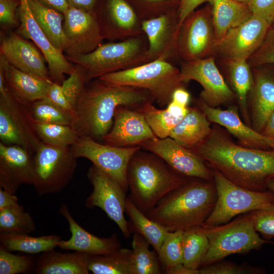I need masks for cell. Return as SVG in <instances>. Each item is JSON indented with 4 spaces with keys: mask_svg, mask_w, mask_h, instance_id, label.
<instances>
[{
    "mask_svg": "<svg viewBox=\"0 0 274 274\" xmlns=\"http://www.w3.org/2000/svg\"><path fill=\"white\" fill-rule=\"evenodd\" d=\"M34 174L33 154L0 142V188L15 194L22 184L33 185Z\"/></svg>",
    "mask_w": 274,
    "mask_h": 274,
    "instance_id": "obj_23",
    "label": "cell"
},
{
    "mask_svg": "<svg viewBox=\"0 0 274 274\" xmlns=\"http://www.w3.org/2000/svg\"><path fill=\"white\" fill-rule=\"evenodd\" d=\"M217 45L212 5L208 4L191 12L182 23L177 40L179 57L189 61L215 56Z\"/></svg>",
    "mask_w": 274,
    "mask_h": 274,
    "instance_id": "obj_11",
    "label": "cell"
},
{
    "mask_svg": "<svg viewBox=\"0 0 274 274\" xmlns=\"http://www.w3.org/2000/svg\"><path fill=\"white\" fill-rule=\"evenodd\" d=\"M142 20L151 19L179 8L180 0H126Z\"/></svg>",
    "mask_w": 274,
    "mask_h": 274,
    "instance_id": "obj_43",
    "label": "cell"
},
{
    "mask_svg": "<svg viewBox=\"0 0 274 274\" xmlns=\"http://www.w3.org/2000/svg\"><path fill=\"white\" fill-rule=\"evenodd\" d=\"M77 158L83 157L105 173L126 193L128 189L127 168L132 156L141 149L140 146L121 148L101 144L89 137H80L71 147Z\"/></svg>",
    "mask_w": 274,
    "mask_h": 274,
    "instance_id": "obj_12",
    "label": "cell"
},
{
    "mask_svg": "<svg viewBox=\"0 0 274 274\" xmlns=\"http://www.w3.org/2000/svg\"><path fill=\"white\" fill-rule=\"evenodd\" d=\"M195 106L206 115L211 123L224 128L237 140V143L246 147L261 150H274V139L259 132L242 120L237 105H231L226 109L210 107L199 98Z\"/></svg>",
    "mask_w": 274,
    "mask_h": 274,
    "instance_id": "obj_20",
    "label": "cell"
},
{
    "mask_svg": "<svg viewBox=\"0 0 274 274\" xmlns=\"http://www.w3.org/2000/svg\"><path fill=\"white\" fill-rule=\"evenodd\" d=\"M144 33L128 39L101 43L85 54L65 56L84 73L86 84L110 73L130 69L151 61Z\"/></svg>",
    "mask_w": 274,
    "mask_h": 274,
    "instance_id": "obj_5",
    "label": "cell"
},
{
    "mask_svg": "<svg viewBox=\"0 0 274 274\" xmlns=\"http://www.w3.org/2000/svg\"><path fill=\"white\" fill-rule=\"evenodd\" d=\"M251 68L253 84L248 100L250 123L253 129L262 133L274 112V69L267 64Z\"/></svg>",
    "mask_w": 274,
    "mask_h": 274,
    "instance_id": "obj_24",
    "label": "cell"
},
{
    "mask_svg": "<svg viewBox=\"0 0 274 274\" xmlns=\"http://www.w3.org/2000/svg\"><path fill=\"white\" fill-rule=\"evenodd\" d=\"M125 212L129 219L128 226L130 232L132 231L143 236L158 254L169 231L148 218L136 207L129 197L126 200Z\"/></svg>",
    "mask_w": 274,
    "mask_h": 274,
    "instance_id": "obj_33",
    "label": "cell"
},
{
    "mask_svg": "<svg viewBox=\"0 0 274 274\" xmlns=\"http://www.w3.org/2000/svg\"><path fill=\"white\" fill-rule=\"evenodd\" d=\"M137 109L144 116L151 130L159 139L170 136L172 131L183 117L176 115L167 107L156 108L152 102H147Z\"/></svg>",
    "mask_w": 274,
    "mask_h": 274,
    "instance_id": "obj_38",
    "label": "cell"
},
{
    "mask_svg": "<svg viewBox=\"0 0 274 274\" xmlns=\"http://www.w3.org/2000/svg\"><path fill=\"white\" fill-rule=\"evenodd\" d=\"M87 177L93 189L85 206L100 208L117 224L123 236L129 237L131 232L124 214L126 193L117 183L93 164L88 169Z\"/></svg>",
    "mask_w": 274,
    "mask_h": 274,
    "instance_id": "obj_14",
    "label": "cell"
},
{
    "mask_svg": "<svg viewBox=\"0 0 274 274\" xmlns=\"http://www.w3.org/2000/svg\"><path fill=\"white\" fill-rule=\"evenodd\" d=\"M209 241L202 226L183 231V264L193 269H199L208 250Z\"/></svg>",
    "mask_w": 274,
    "mask_h": 274,
    "instance_id": "obj_37",
    "label": "cell"
},
{
    "mask_svg": "<svg viewBox=\"0 0 274 274\" xmlns=\"http://www.w3.org/2000/svg\"><path fill=\"white\" fill-rule=\"evenodd\" d=\"M35 126L41 141L46 144L60 147H71L80 136L71 125L44 123L35 120Z\"/></svg>",
    "mask_w": 274,
    "mask_h": 274,
    "instance_id": "obj_39",
    "label": "cell"
},
{
    "mask_svg": "<svg viewBox=\"0 0 274 274\" xmlns=\"http://www.w3.org/2000/svg\"><path fill=\"white\" fill-rule=\"evenodd\" d=\"M180 27L178 9L157 17L142 21V29L148 43L151 61L161 59L171 62L179 58L177 40Z\"/></svg>",
    "mask_w": 274,
    "mask_h": 274,
    "instance_id": "obj_21",
    "label": "cell"
},
{
    "mask_svg": "<svg viewBox=\"0 0 274 274\" xmlns=\"http://www.w3.org/2000/svg\"><path fill=\"white\" fill-rule=\"evenodd\" d=\"M45 5L64 14L68 9L69 5L67 0H39Z\"/></svg>",
    "mask_w": 274,
    "mask_h": 274,
    "instance_id": "obj_56",
    "label": "cell"
},
{
    "mask_svg": "<svg viewBox=\"0 0 274 274\" xmlns=\"http://www.w3.org/2000/svg\"><path fill=\"white\" fill-rule=\"evenodd\" d=\"M235 1L248 4L251 0H234Z\"/></svg>",
    "mask_w": 274,
    "mask_h": 274,
    "instance_id": "obj_60",
    "label": "cell"
},
{
    "mask_svg": "<svg viewBox=\"0 0 274 274\" xmlns=\"http://www.w3.org/2000/svg\"><path fill=\"white\" fill-rule=\"evenodd\" d=\"M0 66L2 67L6 81L16 96L28 104L47 96L52 83L23 72L10 64L0 55Z\"/></svg>",
    "mask_w": 274,
    "mask_h": 274,
    "instance_id": "obj_27",
    "label": "cell"
},
{
    "mask_svg": "<svg viewBox=\"0 0 274 274\" xmlns=\"http://www.w3.org/2000/svg\"><path fill=\"white\" fill-rule=\"evenodd\" d=\"M271 26L274 27V23H273V24L271 25Z\"/></svg>",
    "mask_w": 274,
    "mask_h": 274,
    "instance_id": "obj_61",
    "label": "cell"
},
{
    "mask_svg": "<svg viewBox=\"0 0 274 274\" xmlns=\"http://www.w3.org/2000/svg\"><path fill=\"white\" fill-rule=\"evenodd\" d=\"M248 62L251 67L265 64L274 65V27H270L262 44Z\"/></svg>",
    "mask_w": 274,
    "mask_h": 274,
    "instance_id": "obj_48",
    "label": "cell"
},
{
    "mask_svg": "<svg viewBox=\"0 0 274 274\" xmlns=\"http://www.w3.org/2000/svg\"><path fill=\"white\" fill-rule=\"evenodd\" d=\"M86 85L85 75L76 65L74 72L60 85L63 94L73 108L82 94Z\"/></svg>",
    "mask_w": 274,
    "mask_h": 274,
    "instance_id": "obj_46",
    "label": "cell"
},
{
    "mask_svg": "<svg viewBox=\"0 0 274 274\" xmlns=\"http://www.w3.org/2000/svg\"><path fill=\"white\" fill-rule=\"evenodd\" d=\"M216 57L211 56L203 59L183 61L180 68L182 81L187 84L195 81L203 90L199 99L208 106L219 108L236 102L235 95L216 62Z\"/></svg>",
    "mask_w": 274,
    "mask_h": 274,
    "instance_id": "obj_13",
    "label": "cell"
},
{
    "mask_svg": "<svg viewBox=\"0 0 274 274\" xmlns=\"http://www.w3.org/2000/svg\"><path fill=\"white\" fill-rule=\"evenodd\" d=\"M36 229L32 218L22 206L0 210V232L28 234Z\"/></svg>",
    "mask_w": 274,
    "mask_h": 274,
    "instance_id": "obj_40",
    "label": "cell"
},
{
    "mask_svg": "<svg viewBox=\"0 0 274 274\" xmlns=\"http://www.w3.org/2000/svg\"><path fill=\"white\" fill-rule=\"evenodd\" d=\"M32 15L53 46L63 53L66 40L63 31L64 14L39 0H28Z\"/></svg>",
    "mask_w": 274,
    "mask_h": 274,
    "instance_id": "obj_32",
    "label": "cell"
},
{
    "mask_svg": "<svg viewBox=\"0 0 274 274\" xmlns=\"http://www.w3.org/2000/svg\"><path fill=\"white\" fill-rule=\"evenodd\" d=\"M255 230L267 241L274 237V207L249 212Z\"/></svg>",
    "mask_w": 274,
    "mask_h": 274,
    "instance_id": "obj_47",
    "label": "cell"
},
{
    "mask_svg": "<svg viewBox=\"0 0 274 274\" xmlns=\"http://www.w3.org/2000/svg\"><path fill=\"white\" fill-rule=\"evenodd\" d=\"M200 274H261L266 273L263 267L247 264H239L232 262L221 260L201 267Z\"/></svg>",
    "mask_w": 274,
    "mask_h": 274,
    "instance_id": "obj_45",
    "label": "cell"
},
{
    "mask_svg": "<svg viewBox=\"0 0 274 274\" xmlns=\"http://www.w3.org/2000/svg\"><path fill=\"white\" fill-rule=\"evenodd\" d=\"M113 85L147 90L159 106H167L176 89L185 87L180 68L171 62L155 59L134 68L110 73L99 78Z\"/></svg>",
    "mask_w": 274,
    "mask_h": 274,
    "instance_id": "obj_6",
    "label": "cell"
},
{
    "mask_svg": "<svg viewBox=\"0 0 274 274\" xmlns=\"http://www.w3.org/2000/svg\"><path fill=\"white\" fill-rule=\"evenodd\" d=\"M59 213L69 224L72 236L68 240H60L57 247L65 250H73L90 256L103 255L121 248V245L117 234L109 237H99L85 230L73 218L67 205L62 203Z\"/></svg>",
    "mask_w": 274,
    "mask_h": 274,
    "instance_id": "obj_26",
    "label": "cell"
},
{
    "mask_svg": "<svg viewBox=\"0 0 274 274\" xmlns=\"http://www.w3.org/2000/svg\"><path fill=\"white\" fill-rule=\"evenodd\" d=\"M167 274H200L199 269L189 268L183 264H179L165 270Z\"/></svg>",
    "mask_w": 274,
    "mask_h": 274,
    "instance_id": "obj_57",
    "label": "cell"
},
{
    "mask_svg": "<svg viewBox=\"0 0 274 274\" xmlns=\"http://www.w3.org/2000/svg\"><path fill=\"white\" fill-rule=\"evenodd\" d=\"M63 14L65 56L89 53L102 43L104 39L94 13L69 6Z\"/></svg>",
    "mask_w": 274,
    "mask_h": 274,
    "instance_id": "obj_19",
    "label": "cell"
},
{
    "mask_svg": "<svg viewBox=\"0 0 274 274\" xmlns=\"http://www.w3.org/2000/svg\"><path fill=\"white\" fill-rule=\"evenodd\" d=\"M131 252L121 248L110 253L90 256L88 269L94 274H131Z\"/></svg>",
    "mask_w": 274,
    "mask_h": 274,
    "instance_id": "obj_36",
    "label": "cell"
},
{
    "mask_svg": "<svg viewBox=\"0 0 274 274\" xmlns=\"http://www.w3.org/2000/svg\"><path fill=\"white\" fill-rule=\"evenodd\" d=\"M61 240L56 234L33 237L27 234L1 232L0 246L10 252L38 254L54 249Z\"/></svg>",
    "mask_w": 274,
    "mask_h": 274,
    "instance_id": "obj_34",
    "label": "cell"
},
{
    "mask_svg": "<svg viewBox=\"0 0 274 274\" xmlns=\"http://www.w3.org/2000/svg\"><path fill=\"white\" fill-rule=\"evenodd\" d=\"M154 102L147 90L108 84L99 78L87 83L72 114L71 126L80 137L102 140L111 129L120 106L139 107Z\"/></svg>",
    "mask_w": 274,
    "mask_h": 274,
    "instance_id": "obj_2",
    "label": "cell"
},
{
    "mask_svg": "<svg viewBox=\"0 0 274 274\" xmlns=\"http://www.w3.org/2000/svg\"><path fill=\"white\" fill-rule=\"evenodd\" d=\"M30 110L37 121L71 125L72 114L57 106L47 97L31 102Z\"/></svg>",
    "mask_w": 274,
    "mask_h": 274,
    "instance_id": "obj_41",
    "label": "cell"
},
{
    "mask_svg": "<svg viewBox=\"0 0 274 274\" xmlns=\"http://www.w3.org/2000/svg\"><path fill=\"white\" fill-rule=\"evenodd\" d=\"M149 245L143 236L134 233L131 244V274L162 273L159 256L155 250L149 249Z\"/></svg>",
    "mask_w": 274,
    "mask_h": 274,
    "instance_id": "obj_35",
    "label": "cell"
},
{
    "mask_svg": "<svg viewBox=\"0 0 274 274\" xmlns=\"http://www.w3.org/2000/svg\"><path fill=\"white\" fill-rule=\"evenodd\" d=\"M262 133L274 139V112L269 117Z\"/></svg>",
    "mask_w": 274,
    "mask_h": 274,
    "instance_id": "obj_58",
    "label": "cell"
},
{
    "mask_svg": "<svg viewBox=\"0 0 274 274\" xmlns=\"http://www.w3.org/2000/svg\"><path fill=\"white\" fill-rule=\"evenodd\" d=\"M191 151L209 167L250 190H267V181L274 177V150L243 146L235 143L224 128L216 124L212 126L204 141Z\"/></svg>",
    "mask_w": 274,
    "mask_h": 274,
    "instance_id": "obj_1",
    "label": "cell"
},
{
    "mask_svg": "<svg viewBox=\"0 0 274 274\" xmlns=\"http://www.w3.org/2000/svg\"><path fill=\"white\" fill-rule=\"evenodd\" d=\"M71 147H56L41 142L34 154L33 185L39 195L59 192L72 180L77 158Z\"/></svg>",
    "mask_w": 274,
    "mask_h": 274,
    "instance_id": "obj_10",
    "label": "cell"
},
{
    "mask_svg": "<svg viewBox=\"0 0 274 274\" xmlns=\"http://www.w3.org/2000/svg\"><path fill=\"white\" fill-rule=\"evenodd\" d=\"M156 138L136 107L120 106L115 110L111 129L102 140L106 145L126 148Z\"/></svg>",
    "mask_w": 274,
    "mask_h": 274,
    "instance_id": "obj_22",
    "label": "cell"
},
{
    "mask_svg": "<svg viewBox=\"0 0 274 274\" xmlns=\"http://www.w3.org/2000/svg\"><path fill=\"white\" fill-rule=\"evenodd\" d=\"M212 5L217 44L230 29L241 24L252 14L248 4L234 0H214Z\"/></svg>",
    "mask_w": 274,
    "mask_h": 274,
    "instance_id": "obj_31",
    "label": "cell"
},
{
    "mask_svg": "<svg viewBox=\"0 0 274 274\" xmlns=\"http://www.w3.org/2000/svg\"><path fill=\"white\" fill-rule=\"evenodd\" d=\"M210 168L214 177L217 199L213 212L202 225L203 228L224 224L239 215L274 207V192L269 190L254 191L241 187L218 170Z\"/></svg>",
    "mask_w": 274,
    "mask_h": 274,
    "instance_id": "obj_8",
    "label": "cell"
},
{
    "mask_svg": "<svg viewBox=\"0 0 274 274\" xmlns=\"http://www.w3.org/2000/svg\"><path fill=\"white\" fill-rule=\"evenodd\" d=\"M248 5L252 14L257 15L271 26L274 23V0H251Z\"/></svg>",
    "mask_w": 274,
    "mask_h": 274,
    "instance_id": "obj_50",
    "label": "cell"
},
{
    "mask_svg": "<svg viewBox=\"0 0 274 274\" xmlns=\"http://www.w3.org/2000/svg\"><path fill=\"white\" fill-rule=\"evenodd\" d=\"M203 228L208 238L209 247L201 267L222 260L232 254L259 250L265 244L274 245V242L260 237L254 227L249 213L239 215L225 224Z\"/></svg>",
    "mask_w": 274,
    "mask_h": 274,
    "instance_id": "obj_7",
    "label": "cell"
},
{
    "mask_svg": "<svg viewBox=\"0 0 274 274\" xmlns=\"http://www.w3.org/2000/svg\"><path fill=\"white\" fill-rule=\"evenodd\" d=\"M267 189L274 192V177L269 179L267 183Z\"/></svg>",
    "mask_w": 274,
    "mask_h": 274,
    "instance_id": "obj_59",
    "label": "cell"
},
{
    "mask_svg": "<svg viewBox=\"0 0 274 274\" xmlns=\"http://www.w3.org/2000/svg\"><path fill=\"white\" fill-rule=\"evenodd\" d=\"M69 6L94 13L99 0H67Z\"/></svg>",
    "mask_w": 274,
    "mask_h": 274,
    "instance_id": "obj_54",
    "label": "cell"
},
{
    "mask_svg": "<svg viewBox=\"0 0 274 274\" xmlns=\"http://www.w3.org/2000/svg\"><path fill=\"white\" fill-rule=\"evenodd\" d=\"M213 1L214 0H180L178 12L180 26L187 16L195 10L199 5L208 2L212 4Z\"/></svg>",
    "mask_w": 274,
    "mask_h": 274,
    "instance_id": "obj_52",
    "label": "cell"
},
{
    "mask_svg": "<svg viewBox=\"0 0 274 274\" xmlns=\"http://www.w3.org/2000/svg\"><path fill=\"white\" fill-rule=\"evenodd\" d=\"M89 257L77 251L61 253L53 249L39 257L35 272L37 274H88Z\"/></svg>",
    "mask_w": 274,
    "mask_h": 274,
    "instance_id": "obj_28",
    "label": "cell"
},
{
    "mask_svg": "<svg viewBox=\"0 0 274 274\" xmlns=\"http://www.w3.org/2000/svg\"><path fill=\"white\" fill-rule=\"evenodd\" d=\"M141 149L129 162L127 180L130 190L128 197L145 214L165 196L191 178L175 171L156 154Z\"/></svg>",
    "mask_w": 274,
    "mask_h": 274,
    "instance_id": "obj_4",
    "label": "cell"
},
{
    "mask_svg": "<svg viewBox=\"0 0 274 274\" xmlns=\"http://www.w3.org/2000/svg\"><path fill=\"white\" fill-rule=\"evenodd\" d=\"M172 100L183 106L188 107L190 100V93L186 90L185 87L178 88L174 92Z\"/></svg>",
    "mask_w": 274,
    "mask_h": 274,
    "instance_id": "obj_55",
    "label": "cell"
},
{
    "mask_svg": "<svg viewBox=\"0 0 274 274\" xmlns=\"http://www.w3.org/2000/svg\"><path fill=\"white\" fill-rule=\"evenodd\" d=\"M270 26L264 18L252 14L227 32L217 45L215 57L221 60H248L261 46Z\"/></svg>",
    "mask_w": 274,
    "mask_h": 274,
    "instance_id": "obj_15",
    "label": "cell"
},
{
    "mask_svg": "<svg viewBox=\"0 0 274 274\" xmlns=\"http://www.w3.org/2000/svg\"><path fill=\"white\" fill-rule=\"evenodd\" d=\"M20 0H0V22L6 27H13L18 25L16 11Z\"/></svg>",
    "mask_w": 274,
    "mask_h": 274,
    "instance_id": "obj_49",
    "label": "cell"
},
{
    "mask_svg": "<svg viewBox=\"0 0 274 274\" xmlns=\"http://www.w3.org/2000/svg\"><path fill=\"white\" fill-rule=\"evenodd\" d=\"M221 61L225 68L228 84L235 95L241 117L246 124L251 126L248 100L253 84L252 68L247 60Z\"/></svg>",
    "mask_w": 274,
    "mask_h": 274,
    "instance_id": "obj_30",
    "label": "cell"
},
{
    "mask_svg": "<svg viewBox=\"0 0 274 274\" xmlns=\"http://www.w3.org/2000/svg\"><path fill=\"white\" fill-rule=\"evenodd\" d=\"M33 265L31 257L13 254L0 246V274L26 273Z\"/></svg>",
    "mask_w": 274,
    "mask_h": 274,
    "instance_id": "obj_44",
    "label": "cell"
},
{
    "mask_svg": "<svg viewBox=\"0 0 274 274\" xmlns=\"http://www.w3.org/2000/svg\"><path fill=\"white\" fill-rule=\"evenodd\" d=\"M94 14L104 39L122 41L144 33L142 21L126 0H99Z\"/></svg>",
    "mask_w": 274,
    "mask_h": 274,
    "instance_id": "obj_16",
    "label": "cell"
},
{
    "mask_svg": "<svg viewBox=\"0 0 274 274\" xmlns=\"http://www.w3.org/2000/svg\"><path fill=\"white\" fill-rule=\"evenodd\" d=\"M46 97L61 109L72 114L73 107L63 94L60 84L53 82Z\"/></svg>",
    "mask_w": 274,
    "mask_h": 274,
    "instance_id": "obj_51",
    "label": "cell"
},
{
    "mask_svg": "<svg viewBox=\"0 0 274 274\" xmlns=\"http://www.w3.org/2000/svg\"><path fill=\"white\" fill-rule=\"evenodd\" d=\"M211 123L197 107H189L186 115L175 126L170 135L180 145L192 150L208 137Z\"/></svg>",
    "mask_w": 274,
    "mask_h": 274,
    "instance_id": "obj_29",
    "label": "cell"
},
{
    "mask_svg": "<svg viewBox=\"0 0 274 274\" xmlns=\"http://www.w3.org/2000/svg\"><path fill=\"white\" fill-rule=\"evenodd\" d=\"M0 51L1 55L15 68L39 78L51 80L45 57L17 33L1 36Z\"/></svg>",
    "mask_w": 274,
    "mask_h": 274,
    "instance_id": "obj_25",
    "label": "cell"
},
{
    "mask_svg": "<svg viewBox=\"0 0 274 274\" xmlns=\"http://www.w3.org/2000/svg\"><path fill=\"white\" fill-rule=\"evenodd\" d=\"M30 104L13 93L0 76V139L6 145L20 146L35 154L41 141L35 126Z\"/></svg>",
    "mask_w": 274,
    "mask_h": 274,
    "instance_id": "obj_9",
    "label": "cell"
},
{
    "mask_svg": "<svg viewBox=\"0 0 274 274\" xmlns=\"http://www.w3.org/2000/svg\"><path fill=\"white\" fill-rule=\"evenodd\" d=\"M183 231H169L161 246L158 255L165 270L183 264L182 239Z\"/></svg>",
    "mask_w": 274,
    "mask_h": 274,
    "instance_id": "obj_42",
    "label": "cell"
},
{
    "mask_svg": "<svg viewBox=\"0 0 274 274\" xmlns=\"http://www.w3.org/2000/svg\"><path fill=\"white\" fill-rule=\"evenodd\" d=\"M18 13L20 25L17 33L31 40L39 48L48 63L51 80L61 85L64 75H71L75 66L49 41L35 19L28 0H20Z\"/></svg>",
    "mask_w": 274,
    "mask_h": 274,
    "instance_id": "obj_17",
    "label": "cell"
},
{
    "mask_svg": "<svg viewBox=\"0 0 274 274\" xmlns=\"http://www.w3.org/2000/svg\"><path fill=\"white\" fill-rule=\"evenodd\" d=\"M19 205L14 194L0 188V210Z\"/></svg>",
    "mask_w": 274,
    "mask_h": 274,
    "instance_id": "obj_53",
    "label": "cell"
},
{
    "mask_svg": "<svg viewBox=\"0 0 274 274\" xmlns=\"http://www.w3.org/2000/svg\"><path fill=\"white\" fill-rule=\"evenodd\" d=\"M217 199L214 181L191 178L145 214L169 231H184L201 226L213 212Z\"/></svg>",
    "mask_w": 274,
    "mask_h": 274,
    "instance_id": "obj_3",
    "label": "cell"
},
{
    "mask_svg": "<svg viewBox=\"0 0 274 274\" xmlns=\"http://www.w3.org/2000/svg\"><path fill=\"white\" fill-rule=\"evenodd\" d=\"M139 146L142 149L159 156L173 169L183 176L189 178L214 181L212 170L205 161L170 137L156 138L143 142Z\"/></svg>",
    "mask_w": 274,
    "mask_h": 274,
    "instance_id": "obj_18",
    "label": "cell"
}]
</instances>
